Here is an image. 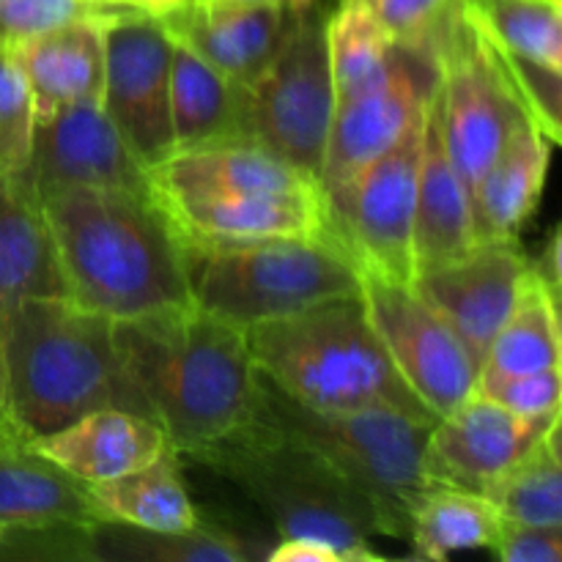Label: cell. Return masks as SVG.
<instances>
[{
	"label": "cell",
	"instance_id": "obj_1",
	"mask_svg": "<svg viewBox=\"0 0 562 562\" xmlns=\"http://www.w3.org/2000/svg\"><path fill=\"white\" fill-rule=\"evenodd\" d=\"M126 376L179 456L250 420L258 368L247 329L195 302L113 322Z\"/></svg>",
	"mask_w": 562,
	"mask_h": 562
},
{
	"label": "cell",
	"instance_id": "obj_2",
	"mask_svg": "<svg viewBox=\"0 0 562 562\" xmlns=\"http://www.w3.org/2000/svg\"><path fill=\"white\" fill-rule=\"evenodd\" d=\"M38 206L77 305L124 322L192 302L184 247L148 190H64Z\"/></svg>",
	"mask_w": 562,
	"mask_h": 562
},
{
	"label": "cell",
	"instance_id": "obj_3",
	"mask_svg": "<svg viewBox=\"0 0 562 562\" xmlns=\"http://www.w3.org/2000/svg\"><path fill=\"white\" fill-rule=\"evenodd\" d=\"M11 420L31 439L97 409L151 417L115 349L113 318L69 296L27 300L0 316Z\"/></svg>",
	"mask_w": 562,
	"mask_h": 562
},
{
	"label": "cell",
	"instance_id": "obj_4",
	"mask_svg": "<svg viewBox=\"0 0 562 562\" xmlns=\"http://www.w3.org/2000/svg\"><path fill=\"white\" fill-rule=\"evenodd\" d=\"M256 368L316 409H371L439 420L401 379L357 294L247 329Z\"/></svg>",
	"mask_w": 562,
	"mask_h": 562
},
{
	"label": "cell",
	"instance_id": "obj_5",
	"mask_svg": "<svg viewBox=\"0 0 562 562\" xmlns=\"http://www.w3.org/2000/svg\"><path fill=\"white\" fill-rule=\"evenodd\" d=\"M234 483L280 538H318L349 558L379 560L376 508L305 442L252 415L214 442L181 456Z\"/></svg>",
	"mask_w": 562,
	"mask_h": 562
},
{
	"label": "cell",
	"instance_id": "obj_6",
	"mask_svg": "<svg viewBox=\"0 0 562 562\" xmlns=\"http://www.w3.org/2000/svg\"><path fill=\"white\" fill-rule=\"evenodd\" d=\"M252 415L305 442L376 508L384 536L409 541L412 508L437 486L428 437L437 420L371 409H316L291 398L258 371Z\"/></svg>",
	"mask_w": 562,
	"mask_h": 562
},
{
	"label": "cell",
	"instance_id": "obj_7",
	"mask_svg": "<svg viewBox=\"0 0 562 562\" xmlns=\"http://www.w3.org/2000/svg\"><path fill=\"white\" fill-rule=\"evenodd\" d=\"M184 261L192 302L241 329L360 291V269L335 239L184 247Z\"/></svg>",
	"mask_w": 562,
	"mask_h": 562
},
{
	"label": "cell",
	"instance_id": "obj_8",
	"mask_svg": "<svg viewBox=\"0 0 562 562\" xmlns=\"http://www.w3.org/2000/svg\"><path fill=\"white\" fill-rule=\"evenodd\" d=\"M333 115L327 20L300 11L274 58L245 86L247 140H256L318 181Z\"/></svg>",
	"mask_w": 562,
	"mask_h": 562
},
{
	"label": "cell",
	"instance_id": "obj_9",
	"mask_svg": "<svg viewBox=\"0 0 562 562\" xmlns=\"http://www.w3.org/2000/svg\"><path fill=\"white\" fill-rule=\"evenodd\" d=\"M439 60L437 108L442 140L467 184L486 170L516 126L532 121L497 47L464 14L453 16L434 47Z\"/></svg>",
	"mask_w": 562,
	"mask_h": 562
},
{
	"label": "cell",
	"instance_id": "obj_10",
	"mask_svg": "<svg viewBox=\"0 0 562 562\" xmlns=\"http://www.w3.org/2000/svg\"><path fill=\"white\" fill-rule=\"evenodd\" d=\"M423 119L355 179L324 195L335 241L360 274L371 272L401 283L415 280V198Z\"/></svg>",
	"mask_w": 562,
	"mask_h": 562
},
{
	"label": "cell",
	"instance_id": "obj_11",
	"mask_svg": "<svg viewBox=\"0 0 562 562\" xmlns=\"http://www.w3.org/2000/svg\"><path fill=\"white\" fill-rule=\"evenodd\" d=\"M439 88V60L420 44H393L387 66L335 99L333 126L322 162V190H340L362 168L395 146L426 113Z\"/></svg>",
	"mask_w": 562,
	"mask_h": 562
},
{
	"label": "cell",
	"instance_id": "obj_12",
	"mask_svg": "<svg viewBox=\"0 0 562 562\" xmlns=\"http://www.w3.org/2000/svg\"><path fill=\"white\" fill-rule=\"evenodd\" d=\"M173 36L157 14L115 9L104 16L102 110L143 168L173 154L170 66Z\"/></svg>",
	"mask_w": 562,
	"mask_h": 562
},
{
	"label": "cell",
	"instance_id": "obj_13",
	"mask_svg": "<svg viewBox=\"0 0 562 562\" xmlns=\"http://www.w3.org/2000/svg\"><path fill=\"white\" fill-rule=\"evenodd\" d=\"M360 296L395 371L437 417L477 387V362L412 283L360 274Z\"/></svg>",
	"mask_w": 562,
	"mask_h": 562
},
{
	"label": "cell",
	"instance_id": "obj_14",
	"mask_svg": "<svg viewBox=\"0 0 562 562\" xmlns=\"http://www.w3.org/2000/svg\"><path fill=\"white\" fill-rule=\"evenodd\" d=\"M11 179L36 201L64 190H148L146 168L102 104H71L36 115L27 162Z\"/></svg>",
	"mask_w": 562,
	"mask_h": 562
},
{
	"label": "cell",
	"instance_id": "obj_15",
	"mask_svg": "<svg viewBox=\"0 0 562 562\" xmlns=\"http://www.w3.org/2000/svg\"><path fill=\"white\" fill-rule=\"evenodd\" d=\"M527 274L530 256L514 236L477 241L464 256L417 272L412 285L453 327L481 368L488 344L525 289Z\"/></svg>",
	"mask_w": 562,
	"mask_h": 562
},
{
	"label": "cell",
	"instance_id": "obj_16",
	"mask_svg": "<svg viewBox=\"0 0 562 562\" xmlns=\"http://www.w3.org/2000/svg\"><path fill=\"white\" fill-rule=\"evenodd\" d=\"M184 247H236L272 239H335L324 198L236 192H148Z\"/></svg>",
	"mask_w": 562,
	"mask_h": 562
},
{
	"label": "cell",
	"instance_id": "obj_17",
	"mask_svg": "<svg viewBox=\"0 0 562 562\" xmlns=\"http://www.w3.org/2000/svg\"><path fill=\"white\" fill-rule=\"evenodd\" d=\"M560 412L521 417L472 390L456 409L439 417L428 437V470L437 483L483 494L499 472L541 442Z\"/></svg>",
	"mask_w": 562,
	"mask_h": 562
},
{
	"label": "cell",
	"instance_id": "obj_18",
	"mask_svg": "<svg viewBox=\"0 0 562 562\" xmlns=\"http://www.w3.org/2000/svg\"><path fill=\"white\" fill-rule=\"evenodd\" d=\"M294 11L280 0L214 5L190 0L159 14L170 36L234 82L256 80L283 44Z\"/></svg>",
	"mask_w": 562,
	"mask_h": 562
},
{
	"label": "cell",
	"instance_id": "obj_19",
	"mask_svg": "<svg viewBox=\"0 0 562 562\" xmlns=\"http://www.w3.org/2000/svg\"><path fill=\"white\" fill-rule=\"evenodd\" d=\"M148 192H236V195L324 198L322 184L256 140L176 148L146 170Z\"/></svg>",
	"mask_w": 562,
	"mask_h": 562
},
{
	"label": "cell",
	"instance_id": "obj_20",
	"mask_svg": "<svg viewBox=\"0 0 562 562\" xmlns=\"http://www.w3.org/2000/svg\"><path fill=\"white\" fill-rule=\"evenodd\" d=\"M102 519L88 483L47 459L14 420L0 428V530Z\"/></svg>",
	"mask_w": 562,
	"mask_h": 562
},
{
	"label": "cell",
	"instance_id": "obj_21",
	"mask_svg": "<svg viewBox=\"0 0 562 562\" xmlns=\"http://www.w3.org/2000/svg\"><path fill=\"white\" fill-rule=\"evenodd\" d=\"M33 442L47 459L88 486L140 470L170 448L159 420L115 406L88 412Z\"/></svg>",
	"mask_w": 562,
	"mask_h": 562
},
{
	"label": "cell",
	"instance_id": "obj_22",
	"mask_svg": "<svg viewBox=\"0 0 562 562\" xmlns=\"http://www.w3.org/2000/svg\"><path fill=\"white\" fill-rule=\"evenodd\" d=\"M104 16H80L11 47L31 88L36 115L102 102Z\"/></svg>",
	"mask_w": 562,
	"mask_h": 562
},
{
	"label": "cell",
	"instance_id": "obj_23",
	"mask_svg": "<svg viewBox=\"0 0 562 562\" xmlns=\"http://www.w3.org/2000/svg\"><path fill=\"white\" fill-rule=\"evenodd\" d=\"M472 234L470 184L461 179L450 159L439 126L437 93L423 119L420 170L415 198V274L442 267L475 247Z\"/></svg>",
	"mask_w": 562,
	"mask_h": 562
},
{
	"label": "cell",
	"instance_id": "obj_24",
	"mask_svg": "<svg viewBox=\"0 0 562 562\" xmlns=\"http://www.w3.org/2000/svg\"><path fill=\"white\" fill-rule=\"evenodd\" d=\"M554 146L558 143L549 140L532 121L516 126L497 157L470 184L475 241L519 236L543 195Z\"/></svg>",
	"mask_w": 562,
	"mask_h": 562
},
{
	"label": "cell",
	"instance_id": "obj_25",
	"mask_svg": "<svg viewBox=\"0 0 562 562\" xmlns=\"http://www.w3.org/2000/svg\"><path fill=\"white\" fill-rule=\"evenodd\" d=\"M49 296H69L53 231L36 198L0 176V316Z\"/></svg>",
	"mask_w": 562,
	"mask_h": 562
},
{
	"label": "cell",
	"instance_id": "obj_26",
	"mask_svg": "<svg viewBox=\"0 0 562 562\" xmlns=\"http://www.w3.org/2000/svg\"><path fill=\"white\" fill-rule=\"evenodd\" d=\"M181 532L146 530L126 521L102 519L88 527V560L97 562H245L263 558L250 532L223 516H209Z\"/></svg>",
	"mask_w": 562,
	"mask_h": 562
},
{
	"label": "cell",
	"instance_id": "obj_27",
	"mask_svg": "<svg viewBox=\"0 0 562 562\" xmlns=\"http://www.w3.org/2000/svg\"><path fill=\"white\" fill-rule=\"evenodd\" d=\"M170 124L176 148L247 140L245 86L176 42L170 66Z\"/></svg>",
	"mask_w": 562,
	"mask_h": 562
},
{
	"label": "cell",
	"instance_id": "obj_28",
	"mask_svg": "<svg viewBox=\"0 0 562 562\" xmlns=\"http://www.w3.org/2000/svg\"><path fill=\"white\" fill-rule=\"evenodd\" d=\"M104 519L126 521L146 530L181 532L198 525L201 514L181 477V456L165 450L151 464L91 486Z\"/></svg>",
	"mask_w": 562,
	"mask_h": 562
},
{
	"label": "cell",
	"instance_id": "obj_29",
	"mask_svg": "<svg viewBox=\"0 0 562 562\" xmlns=\"http://www.w3.org/2000/svg\"><path fill=\"white\" fill-rule=\"evenodd\" d=\"M560 300L530 269L514 311L488 344L477 376H514V373L560 368Z\"/></svg>",
	"mask_w": 562,
	"mask_h": 562
},
{
	"label": "cell",
	"instance_id": "obj_30",
	"mask_svg": "<svg viewBox=\"0 0 562 562\" xmlns=\"http://www.w3.org/2000/svg\"><path fill=\"white\" fill-rule=\"evenodd\" d=\"M499 514L483 494L437 483L412 508L409 541L420 560H448L456 552L492 549Z\"/></svg>",
	"mask_w": 562,
	"mask_h": 562
},
{
	"label": "cell",
	"instance_id": "obj_31",
	"mask_svg": "<svg viewBox=\"0 0 562 562\" xmlns=\"http://www.w3.org/2000/svg\"><path fill=\"white\" fill-rule=\"evenodd\" d=\"M562 448L560 420L549 426L541 442L499 472L483 497L503 519L525 525L562 527Z\"/></svg>",
	"mask_w": 562,
	"mask_h": 562
},
{
	"label": "cell",
	"instance_id": "obj_32",
	"mask_svg": "<svg viewBox=\"0 0 562 562\" xmlns=\"http://www.w3.org/2000/svg\"><path fill=\"white\" fill-rule=\"evenodd\" d=\"M461 9L499 53L562 66V0H461Z\"/></svg>",
	"mask_w": 562,
	"mask_h": 562
},
{
	"label": "cell",
	"instance_id": "obj_33",
	"mask_svg": "<svg viewBox=\"0 0 562 562\" xmlns=\"http://www.w3.org/2000/svg\"><path fill=\"white\" fill-rule=\"evenodd\" d=\"M393 44V38L379 25V20L366 3L340 0L338 11L327 20V47L335 80V99L351 93L362 82L376 77L387 66Z\"/></svg>",
	"mask_w": 562,
	"mask_h": 562
},
{
	"label": "cell",
	"instance_id": "obj_34",
	"mask_svg": "<svg viewBox=\"0 0 562 562\" xmlns=\"http://www.w3.org/2000/svg\"><path fill=\"white\" fill-rule=\"evenodd\" d=\"M36 124L31 88L11 47L0 44V176L11 179L27 162Z\"/></svg>",
	"mask_w": 562,
	"mask_h": 562
},
{
	"label": "cell",
	"instance_id": "obj_35",
	"mask_svg": "<svg viewBox=\"0 0 562 562\" xmlns=\"http://www.w3.org/2000/svg\"><path fill=\"white\" fill-rule=\"evenodd\" d=\"M499 53V49H497ZM510 82L525 104L532 124L543 132L552 143H560L562 124V66L547 64V60L525 58V55L499 53Z\"/></svg>",
	"mask_w": 562,
	"mask_h": 562
},
{
	"label": "cell",
	"instance_id": "obj_36",
	"mask_svg": "<svg viewBox=\"0 0 562 562\" xmlns=\"http://www.w3.org/2000/svg\"><path fill=\"white\" fill-rule=\"evenodd\" d=\"M121 5L104 0H0V44L16 47L80 16H104Z\"/></svg>",
	"mask_w": 562,
	"mask_h": 562
},
{
	"label": "cell",
	"instance_id": "obj_37",
	"mask_svg": "<svg viewBox=\"0 0 562 562\" xmlns=\"http://www.w3.org/2000/svg\"><path fill=\"white\" fill-rule=\"evenodd\" d=\"M475 390L514 415L547 417L560 412L562 371L547 368V371L514 373V376H477Z\"/></svg>",
	"mask_w": 562,
	"mask_h": 562
},
{
	"label": "cell",
	"instance_id": "obj_38",
	"mask_svg": "<svg viewBox=\"0 0 562 562\" xmlns=\"http://www.w3.org/2000/svg\"><path fill=\"white\" fill-rule=\"evenodd\" d=\"M503 562H562V527L525 525V521L503 519L488 549Z\"/></svg>",
	"mask_w": 562,
	"mask_h": 562
},
{
	"label": "cell",
	"instance_id": "obj_39",
	"mask_svg": "<svg viewBox=\"0 0 562 562\" xmlns=\"http://www.w3.org/2000/svg\"><path fill=\"white\" fill-rule=\"evenodd\" d=\"M269 562H349L338 547L318 538H278L267 554Z\"/></svg>",
	"mask_w": 562,
	"mask_h": 562
},
{
	"label": "cell",
	"instance_id": "obj_40",
	"mask_svg": "<svg viewBox=\"0 0 562 562\" xmlns=\"http://www.w3.org/2000/svg\"><path fill=\"white\" fill-rule=\"evenodd\" d=\"M562 236L560 231L554 228L552 236H549L547 245L541 247V256L530 258V269L536 272V278L552 291L560 300V280H562Z\"/></svg>",
	"mask_w": 562,
	"mask_h": 562
},
{
	"label": "cell",
	"instance_id": "obj_41",
	"mask_svg": "<svg viewBox=\"0 0 562 562\" xmlns=\"http://www.w3.org/2000/svg\"><path fill=\"white\" fill-rule=\"evenodd\" d=\"M110 5H126V9H140L148 14H168V11L179 9V5L190 3V0H104Z\"/></svg>",
	"mask_w": 562,
	"mask_h": 562
},
{
	"label": "cell",
	"instance_id": "obj_42",
	"mask_svg": "<svg viewBox=\"0 0 562 562\" xmlns=\"http://www.w3.org/2000/svg\"><path fill=\"white\" fill-rule=\"evenodd\" d=\"M11 423L9 412V393H5V371H3V351H0V428H5Z\"/></svg>",
	"mask_w": 562,
	"mask_h": 562
},
{
	"label": "cell",
	"instance_id": "obj_43",
	"mask_svg": "<svg viewBox=\"0 0 562 562\" xmlns=\"http://www.w3.org/2000/svg\"><path fill=\"white\" fill-rule=\"evenodd\" d=\"M280 3H283L289 11H294V14H300V11L311 9L313 0H280Z\"/></svg>",
	"mask_w": 562,
	"mask_h": 562
},
{
	"label": "cell",
	"instance_id": "obj_44",
	"mask_svg": "<svg viewBox=\"0 0 562 562\" xmlns=\"http://www.w3.org/2000/svg\"><path fill=\"white\" fill-rule=\"evenodd\" d=\"M201 3H214V5H234V3H261V0H201Z\"/></svg>",
	"mask_w": 562,
	"mask_h": 562
},
{
	"label": "cell",
	"instance_id": "obj_45",
	"mask_svg": "<svg viewBox=\"0 0 562 562\" xmlns=\"http://www.w3.org/2000/svg\"><path fill=\"white\" fill-rule=\"evenodd\" d=\"M357 3H366V5H373V3H376V0H357Z\"/></svg>",
	"mask_w": 562,
	"mask_h": 562
}]
</instances>
